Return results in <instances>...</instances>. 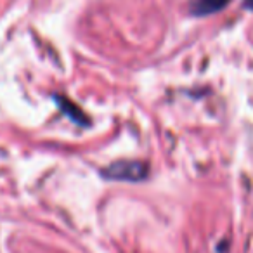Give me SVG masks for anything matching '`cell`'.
Here are the masks:
<instances>
[{
    "label": "cell",
    "mask_w": 253,
    "mask_h": 253,
    "mask_svg": "<svg viewBox=\"0 0 253 253\" xmlns=\"http://www.w3.org/2000/svg\"><path fill=\"white\" fill-rule=\"evenodd\" d=\"M148 165L137 160H120L111 163L102 170V175L111 180H125V182H141L148 177Z\"/></svg>",
    "instance_id": "1"
},
{
    "label": "cell",
    "mask_w": 253,
    "mask_h": 253,
    "mask_svg": "<svg viewBox=\"0 0 253 253\" xmlns=\"http://www.w3.org/2000/svg\"><path fill=\"white\" fill-rule=\"evenodd\" d=\"M229 4L231 0H193L189 11L193 16H210L220 12Z\"/></svg>",
    "instance_id": "2"
},
{
    "label": "cell",
    "mask_w": 253,
    "mask_h": 253,
    "mask_svg": "<svg viewBox=\"0 0 253 253\" xmlns=\"http://www.w3.org/2000/svg\"><path fill=\"white\" fill-rule=\"evenodd\" d=\"M245 7L248 11H253V0H245Z\"/></svg>",
    "instance_id": "3"
}]
</instances>
